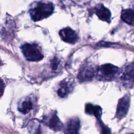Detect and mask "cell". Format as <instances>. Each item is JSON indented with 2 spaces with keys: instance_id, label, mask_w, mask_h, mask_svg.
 I'll use <instances>...</instances> for the list:
<instances>
[{
  "instance_id": "cell-1",
  "label": "cell",
  "mask_w": 134,
  "mask_h": 134,
  "mask_svg": "<svg viewBox=\"0 0 134 134\" xmlns=\"http://www.w3.org/2000/svg\"><path fill=\"white\" fill-rule=\"evenodd\" d=\"M53 10L54 7L52 3L39 2L31 8L29 12L31 19L37 21L49 16Z\"/></svg>"
},
{
  "instance_id": "cell-2",
  "label": "cell",
  "mask_w": 134,
  "mask_h": 134,
  "mask_svg": "<svg viewBox=\"0 0 134 134\" xmlns=\"http://www.w3.org/2000/svg\"><path fill=\"white\" fill-rule=\"evenodd\" d=\"M21 51L26 59L30 61H38L43 58L38 46L35 43H25L21 47Z\"/></svg>"
},
{
  "instance_id": "cell-3",
  "label": "cell",
  "mask_w": 134,
  "mask_h": 134,
  "mask_svg": "<svg viewBox=\"0 0 134 134\" xmlns=\"http://www.w3.org/2000/svg\"><path fill=\"white\" fill-rule=\"evenodd\" d=\"M99 79L109 80L113 79L118 71V68L110 63H107L99 66L97 70Z\"/></svg>"
},
{
  "instance_id": "cell-4",
  "label": "cell",
  "mask_w": 134,
  "mask_h": 134,
  "mask_svg": "<svg viewBox=\"0 0 134 134\" xmlns=\"http://www.w3.org/2000/svg\"><path fill=\"white\" fill-rule=\"evenodd\" d=\"M130 106V98L128 95H126L120 98L117 107L116 117L118 119H121L127 115Z\"/></svg>"
},
{
  "instance_id": "cell-5",
  "label": "cell",
  "mask_w": 134,
  "mask_h": 134,
  "mask_svg": "<svg viewBox=\"0 0 134 134\" xmlns=\"http://www.w3.org/2000/svg\"><path fill=\"white\" fill-rule=\"evenodd\" d=\"M95 70L93 65H85L80 69L77 78L80 82H84L92 80L95 74Z\"/></svg>"
},
{
  "instance_id": "cell-6",
  "label": "cell",
  "mask_w": 134,
  "mask_h": 134,
  "mask_svg": "<svg viewBox=\"0 0 134 134\" xmlns=\"http://www.w3.org/2000/svg\"><path fill=\"white\" fill-rule=\"evenodd\" d=\"M59 35L62 40L71 44L75 43L79 39L76 32L69 27H66L60 30Z\"/></svg>"
},
{
  "instance_id": "cell-7",
  "label": "cell",
  "mask_w": 134,
  "mask_h": 134,
  "mask_svg": "<svg viewBox=\"0 0 134 134\" xmlns=\"http://www.w3.org/2000/svg\"><path fill=\"white\" fill-rule=\"evenodd\" d=\"M43 121L47 126L54 131H59L62 129V124L55 113L46 116Z\"/></svg>"
},
{
  "instance_id": "cell-8",
  "label": "cell",
  "mask_w": 134,
  "mask_h": 134,
  "mask_svg": "<svg viewBox=\"0 0 134 134\" xmlns=\"http://www.w3.org/2000/svg\"><path fill=\"white\" fill-rule=\"evenodd\" d=\"M80 120L77 117L71 118L66 123L64 131L65 134H79Z\"/></svg>"
},
{
  "instance_id": "cell-9",
  "label": "cell",
  "mask_w": 134,
  "mask_h": 134,
  "mask_svg": "<svg viewBox=\"0 0 134 134\" xmlns=\"http://www.w3.org/2000/svg\"><path fill=\"white\" fill-rule=\"evenodd\" d=\"M95 12L98 18L102 20L107 22L110 21L111 17L110 12L103 4H98L95 8Z\"/></svg>"
},
{
  "instance_id": "cell-10",
  "label": "cell",
  "mask_w": 134,
  "mask_h": 134,
  "mask_svg": "<svg viewBox=\"0 0 134 134\" xmlns=\"http://www.w3.org/2000/svg\"><path fill=\"white\" fill-rule=\"evenodd\" d=\"M73 88L72 83L68 81L63 80L59 84V87L57 91L58 95L61 98L66 96Z\"/></svg>"
},
{
  "instance_id": "cell-11",
  "label": "cell",
  "mask_w": 134,
  "mask_h": 134,
  "mask_svg": "<svg viewBox=\"0 0 134 134\" xmlns=\"http://www.w3.org/2000/svg\"><path fill=\"white\" fill-rule=\"evenodd\" d=\"M34 108V103L29 97L20 101L18 106V110L24 114L28 113Z\"/></svg>"
},
{
  "instance_id": "cell-12",
  "label": "cell",
  "mask_w": 134,
  "mask_h": 134,
  "mask_svg": "<svg viewBox=\"0 0 134 134\" xmlns=\"http://www.w3.org/2000/svg\"><path fill=\"white\" fill-rule=\"evenodd\" d=\"M85 113L87 114L94 115L99 119L102 115V108L99 106H94L91 104H87L85 107Z\"/></svg>"
},
{
  "instance_id": "cell-13",
  "label": "cell",
  "mask_w": 134,
  "mask_h": 134,
  "mask_svg": "<svg viewBox=\"0 0 134 134\" xmlns=\"http://www.w3.org/2000/svg\"><path fill=\"white\" fill-rule=\"evenodd\" d=\"M122 20L129 25L134 24V10L127 9L122 10L121 15Z\"/></svg>"
},
{
  "instance_id": "cell-14",
  "label": "cell",
  "mask_w": 134,
  "mask_h": 134,
  "mask_svg": "<svg viewBox=\"0 0 134 134\" xmlns=\"http://www.w3.org/2000/svg\"><path fill=\"white\" fill-rule=\"evenodd\" d=\"M121 79L123 80L134 79V62L128 64L125 66Z\"/></svg>"
},
{
  "instance_id": "cell-15",
  "label": "cell",
  "mask_w": 134,
  "mask_h": 134,
  "mask_svg": "<svg viewBox=\"0 0 134 134\" xmlns=\"http://www.w3.org/2000/svg\"><path fill=\"white\" fill-rule=\"evenodd\" d=\"M28 130L32 134H38L39 132V123L38 121H32L28 126Z\"/></svg>"
},
{
  "instance_id": "cell-16",
  "label": "cell",
  "mask_w": 134,
  "mask_h": 134,
  "mask_svg": "<svg viewBox=\"0 0 134 134\" xmlns=\"http://www.w3.org/2000/svg\"><path fill=\"white\" fill-rule=\"evenodd\" d=\"M59 65V61L57 58H54L51 61V68L53 71L56 70Z\"/></svg>"
},
{
  "instance_id": "cell-17",
  "label": "cell",
  "mask_w": 134,
  "mask_h": 134,
  "mask_svg": "<svg viewBox=\"0 0 134 134\" xmlns=\"http://www.w3.org/2000/svg\"><path fill=\"white\" fill-rule=\"evenodd\" d=\"M130 134H134V133H130Z\"/></svg>"
}]
</instances>
